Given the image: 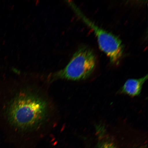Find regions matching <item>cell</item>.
Returning a JSON list of instances; mask_svg holds the SVG:
<instances>
[{
  "label": "cell",
  "instance_id": "3",
  "mask_svg": "<svg viewBox=\"0 0 148 148\" xmlns=\"http://www.w3.org/2000/svg\"><path fill=\"white\" fill-rule=\"evenodd\" d=\"M71 5L81 19L94 31L100 49L109 57L112 64H118L123 56L124 51L119 38L98 27L86 18L75 5L72 3Z\"/></svg>",
  "mask_w": 148,
  "mask_h": 148
},
{
  "label": "cell",
  "instance_id": "2",
  "mask_svg": "<svg viewBox=\"0 0 148 148\" xmlns=\"http://www.w3.org/2000/svg\"><path fill=\"white\" fill-rule=\"evenodd\" d=\"M97 58L90 48L82 46L74 53L65 67L49 74L46 77L51 83L59 80L80 81L86 79L93 73Z\"/></svg>",
  "mask_w": 148,
  "mask_h": 148
},
{
  "label": "cell",
  "instance_id": "1",
  "mask_svg": "<svg viewBox=\"0 0 148 148\" xmlns=\"http://www.w3.org/2000/svg\"><path fill=\"white\" fill-rule=\"evenodd\" d=\"M9 85L2 103L1 114L7 129L21 138L44 136L60 119L57 105L50 93L46 77L21 79Z\"/></svg>",
  "mask_w": 148,
  "mask_h": 148
},
{
  "label": "cell",
  "instance_id": "5",
  "mask_svg": "<svg viewBox=\"0 0 148 148\" xmlns=\"http://www.w3.org/2000/svg\"><path fill=\"white\" fill-rule=\"evenodd\" d=\"M96 148H117L113 143L109 140H103L98 143Z\"/></svg>",
  "mask_w": 148,
  "mask_h": 148
},
{
  "label": "cell",
  "instance_id": "4",
  "mask_svg": "<svg viewBox=\"0 0 148 148\" xmlns=\"http://www.w3.org/2000/svg\"><path fill=\"white\" fill-rule=\"evenodd\" d=\"M148 79V75L138 79H129L126 81L120 90L121 93L134 97L140 94L144 83Z\"/></svg>",
  "mask_w": 148,
  "mask_h": 148
}]
</instances>
